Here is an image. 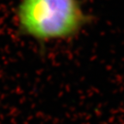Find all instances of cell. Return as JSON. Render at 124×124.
<instances>
[{"label": "cell", "mask_w": 124, "mask_h": 124, "mask_svg": "<svg viewBox=\"0 0 124 124\" xmlns=\"http://www.w3.org/2000/svg\"><path fill=\"white\" fill-rule=\"evenodd\" d=\"M15 19L22 35L40 43L72 39L90 21L79 0H20Z\"/></svg>", "instance_id": "1"}]
</instances>
